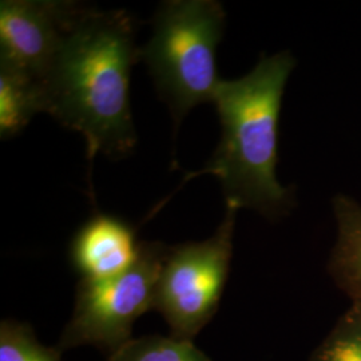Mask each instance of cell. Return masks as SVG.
<instances>
[{
	"label": "cell",
	"instance_id": "cell-1",
	"mask_svg": "<svg viewBox=\"0 0 361 361\" xmlns=\"http://www.w3.org/2000/svg\"><path fill=\"white\" fill-rule=\"evenodd\" d=\"M134 19L125 11L79 6L43 87L46 113L80 133L92 164L98 153L113 159L137 145L130 110V73L141 59Z\"/></svg>",
	"mask_w": 361,
	"mask_h": 361
},
{
	"label": "cell",
	"instance_id": "cell-2",
	"mask_svg": "<svg viewBox=\"0 0 361 361\" xmlns=\"http://www.w3.org/2000/svg\"><path fill=\"white\" fill-rule=\"evenodd\" d=\"M296 67L289 51L262 58L245 77L219 80L213 104L221 122V140L213 157L185 180L212 174L221 183L226 207L255 210L276 221L295 207V189L276 174L279 118L286 82Z\"/></svg>",
	"mask_w": 361,
	"mask_h": 361
},
{
	"label": "cell",
	"instance_id": "cell-3",
	"mask_svg": "<svg viewBox=\"0 0 361 361\" xmlns=\"http://www.w3.org/2000/svg\"><path fill=\"white\" fill-rule=\"evenodd\" d=\"M225 23L224 7L213 0L166 1L155 15L141 59L176 125L195 106L214 99L221 80L216 54Z\"/></svg>",
	"mask_w": 361,
	"mask_h": 361
},
{
	"label": "cell",
	"instance_id": "cell-4",
	"mask_svg": "<svg viewBox=\"0 0 361 361\" xmlns=\"http://www.w3.org/2000/svg\"><path fill=\"white\" fill-rule=\"evenodd\" d=\"M237 212L226 207L219 229L205 241L169 247L153 310L162 314L176 338L193 341L219 310L232 261Z\"/></svg>",
	"mask_w": 361,
	"mask_h": 361
},
{
	"label": "cell",
	"instance_id": "cell-5",
	"mask_svg": "<svg viewBox=\"0 0 361 361\" xmlns=\"http://www.w3.org/2000/svg\"><path fill=\"white\" fill-rule=\"evenodd\" d=\"M169 247L162 243H141L140 257L129 271L106 280H82L58 349L95 345L114 353L130 341L134 323L153 310Z\"/></svg>",
	"mask_w": 361,
	"mask_h": 361
},
{
	"label": "cell",
	"instance_id": "cell-6",
	"mask_svg": "<svg viewBox=\"0 0 361 361\" xmlns=\"http://www.w3.org/2000/svg\"><path fill=\"white\" fill-rule=\"evenodd\" d=\"M78 8L70 1H1L0 67L43 85Z\"/></svg>",
	"mask_w": 361,
	"mask_h": 361
},
{
	"label": "cell",
	"instance_id": "cell-7",
	"mask_svg": "<svg viewBox=\"0 0 361 361\" xmlns=\"http://www.w3.org/2000/svg\"><path fill=\"white\" fill-rule=\"evenodd\" d=\"M140 252L141 243L128 222L97 214L75 234L70 256L82 280H106L129 271Z\"/></svg>",
	"mask_w": 361,
	"mask_h": 361
},
{
	"label": "cell",
	"instance_id": "cell-8",
	"mask_svg": "<svg viewBox=\"0 0 361 361\" xmlns=\"http://www.w3.org/2000/svg\"><path fill=\"white\" fill-rule=\"evenodd\" d=\"M337 238L328 261V271L338 289L361 308V205L352 197L337 194L332 200Z\"/></svg>",
	"mask_w": 361,
	"mask_h": 361
},
{
	"label": "cell",
	"instance_id": "cell-9",
	"mask_svg": "<svg viewBox=\"0 0 361 361\" xmlns=\"http://www.w3.org/2000/svg\"><path fill=\"white\" fill-rule=\"evenodd\" d=\"M37 113H46L43 85L23 74L0 67L1 140L18 135Z\"/></svg>",
	"mask_w": 361,
	"mask_h": 361
},
{
	"label": "cell",
	"instance_id": "cell-10",
	"mask_svg": "<svg viewBox=\"0 0 361 361\" xmlns=\"http://www.w3.org/2000/svg\"><path fill=\"white\" fill-rule=\"evenodd\" d=\"M109 361H212L193 341L176 337L147 336L131 338L111 353Z\"/></svg>",
	"mask_w": 361,
	"mask_h": 361
},
{
	"label": "cell",
	"instance_id": "cell-11",
	"mask_svg": "<svg viewBox=\"0 0 361 361\" xmlns=\"http://www.w3.org/2000/svg\"><path fill=\"white\" fill-rule=\"evenodd\" d=\"M310 361H361V308L352 305L337 320Z\"/></svg>",
	"mask_w": 361,
	"mask_h": 361
},
{
	"label": "cell",
	"instance_id": "cell-12",
	"mask_svg": "<svg viewBox=\"0 0 361 361\" xmlns=\"http://www.w3.org/2000/svg\"><path fill=\"white\" fill-rule=\"evenodd\" d=\"M0 361H62L59 352L47 348L26 324L4 320L0 324Z\"/></svg>",
	"mask_w": 361,
	"mask_h": 361
}]
</instances>
